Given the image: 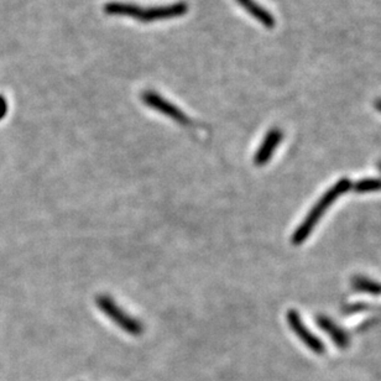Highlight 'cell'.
Returning a JSON list of instances; mask_svg holds the SVG:
<instances>
[{
  "label": "cell",
  "instance_id": "cell-1",
  "mask_svg": "<svg viewBox=\"0 0 381 381\" xmlns=\"http://www.w3.org/2000/svg\"><path fill=\"white\" fill-rule=\"evenodd\" d=\"M105 14L113 16H126L141 22H154V21L170 20L186 15L188 6L186 1H178L171 6H152V8H142V6L129 4V3H119L112 1L105 6Z\"/></svg>",
  "mask_w": 381,
  "mask_h": 381
},
{
  "label": "cell",
  "instance_id": "cell-2",
  "mask_svg": "<svg viewBox=\"0 0 381 381\" xmlns=\"http://www.w3.org/2000/svg\"><path fill=\"white\" fill-rule=\"evenodd\" d=\"M352 188V181L348 178H342L338 182L335 183L332 188H329L328 191L321 197L319 202L314 204V208L309 210L307 217L305 218L302 225L298 227L296 232L293 235V246H300L303 241L307 239L309 234L312 233L316 225L319 223L321 218L323 217L326 210L335 203L337 199H340V196L347 194Z\"/></svg>",
  "mask_w": 381,
  "mask_h": 381
},
{
  "label": "cell",
  "instance_id": "cell-3",
  "mask_svg": "<svg viewBox=\"0 0 381 381\" xmlns=\"http://www.w3.org/2000/svg\"><path fill=\"white\" fill-rule=\"evenodd\" d=\"M95 305L100 308V312L105 314L108 319L123 329L128 335L139 337L144 333V324L139 319L133 317L126 311L118 306L113 298L107 295H100L95 298Z\"/></svg>",
  "mask_w": 381,
  "mask_h": 381
},
{
  "label": "cell",
  "instance_id": "cell-4",
  "mask_svg": "<svg viewBox=\"0 0 381 381\" xmlns=\"http://www.w3.org/2000/svg\"><path fill=\"white\" fill-rule=\"evenodd\" d=\"M141 100H142L144 105H147V107L156 110V112L161 113L165 116H168L170 119H173V121H176L180 126H192L191 118H188L187 115L185 114L182 110L178 108L176 105H173L171 102L165 100L163 97H161L160 94H157L156 92H154V91H145L142 93V95H141Z\"/></svg>",
  "mask_w": 381,
  "mask_h": 381
},
{
  "label": "cell",
  "instance_id": "cell-5",
  "mask_svg": "<svg viewBox=\"0 0 381 381\" xmlns=\"http://www.w3.org/2000/svg\"><path fill=\"white\" fill-rule=\"evenodd\" d=\"M286 319H288V323L290 324L293 333L298 335V338L302 340L303 343L307 345L309 349L312 350L316 354H324L326 348H324L322 340L317 338L314 333L309 332V329L303 323L302 319L298 314V311L290 309L288 314H286Z\"/></svg>",
  "mask_w": 381,
  "mask_h": 381
},
{
  "label": "cell",
  "instance_id": "cell-6",
  "mask_svg": "<svg viewBox=\"0 0 381 381\" xmlns=\"http://www.w3.org/2000/svg\"><path fill=\"white\" fill-rule=\"evenodd\" d=\"M282 139H283V133L281 129L272 128L267 131V135L261 142L260 147L256 150L255 156H254L255 166H264L272 160V155L276 150V147L280 145Z\"/></svg>",
  "mask_w": 381,
  "mask_h": 381
},
{
  "label": "cell",
  "instance_id": "cell-7",
  "mask_svg": "<svg viewBox=\"0 0 381 381\" xmlns=\"http://www.w3.org/2000/svg\"><path fill=\"white\" fill-rule=\"evenodd\" d=\"M239 6H243L254 19L260 21L261 24L267 29H272L275 27V18L272 16L270 11L265 8L259 6L254 0H236Z\"/></svg>",
  "mask_w": 381,
  "mask_h": 381
},
{
  "label": "cell",
  "instance_id": "cell-8",
  "mask_svg": "<svg viewBox=\"0 0 381 381\" xmlns=\"http://www.w3.org/2000/svg\"><path fill=\"white\" fill-rule=\"evenodd\" d=\"M317 323H319L321 328L323 329L326 333H328V335H330L332 340H333L338 347H340V348H345V347L349 345V337H348V335L345 333L343 329L338 327L332 319L321 316V317L317 319Z\"/></svg>",
  "mask_w": 381,
  "mask_h": 381
},
{
  "label": "cell",
  "instance_id": "cell-9",
  "mask_svg": "<svg viewBox=\"0 0 381 381\" xmlns=\"http://www.w3.org/2000/svg\"><path fill=\"white\" fill-rule=\"evenodd\" d=\"M353 288L361 293H370L379 296L381 295V283L373 281L370 279L366 277H354L353 279Z\"/></svg>",
  "mask_w": 381,
  "mask_h": 381
},
{
  "label": "cell",
  "instance_id": "cell-10",
  "mask_svg": "<svg viewBox=\"0 0 381 381\" xmlns=\"http://www.w3.org/2000/svg\"><path fill=\"white\" fill-rule=\"evenodd\" d=\"M354 189L358 194H366L373 191H380L381 178H364L354 185Z\"/></svg>",
  "mask_w": 381,
  "mask_h": 381
},
{
  "label": "cell",
  "instance_id": "cell-11",
  "mask_svg": "<svg viewBox=\"0 0 381 381\" xmlns=\"http://www.w3.org/2000/svg\"><path fill=\"white\" fill-rule=\"evenodd\" d=\"M6 110H8V105H6V100L0 97V119L4 118V115L6 114Z\"/></svg>",
  "mask_w": 381,
  "mask_h": 381
},
{
  "label": "cell",
  "instance_id": "cell-12",
  "mask_svg": "<svg viewBox=\"0 0 381 381\" xmlns=\"http://www.w3.org/2000/svg\"><path fill=\"white\" fill-rule=\"evenodd\" d=\"M375 108L381 112V100H377L375 102Z\"/></svg>",
  "mask_w": 381,
  "mask_h": 381
},
{
  "label": "cell",
  "instance_id": "cell-13",
  "mask_svg": "<svg viewBox=\"0 0 381 381\" xmlns=\"http://www.w3.org/2000/svg\"><path fill=\"white\" fill-rule=\"evenodd\" d=\"M379 168H381V163H380V165H379Z\"/></svg>",
  "mask_w": 381,
  "mask_h": 381
}]
</instances>
